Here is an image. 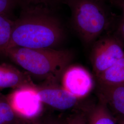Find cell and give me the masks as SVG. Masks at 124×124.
Masks as SVG:
<instances>
[{"instance_id": "cell-12", "label": "cell", "mask_w": 124, "mask_h": 124, "mask_svg": "<svg viewBox=\"0 0 124 124\" xmlns=\"http://www.w3.org/2000/svg\"><path fill=\"white\" fill-rule=\"evenodd\" d=\"M14 20L5 15L0 14V54H2L9 44Z\"/></svg>"}, {"instance_id": "cell-1", "label": "cell", "mask_w": 124, "mask_h": 124, "mask_svg": "<svg viewBox=\"0 0 124 124\" xmlns=\"http://www.w3.org/2000/svg\"><path fill=\"white\" fill-rule=\"evenodd\" d=\"M64 37L62 23L48 8L24 6L19 18L14 20L11 37L6 50L17 47L54 48Z\"/></svg>"}, {"instance_id": "cell-7", "label": "cell", "mask_w": 124, "mask_h": 124, "mask_svg": "<svg viewBox=\"0 0 124 124\" xmlns=\"http://www.w3.org/2000/svg\"><path fill=\"white\" fill-rule=\"evenodd\" d=\"M42 102L59 110H67L77 105L79 99L75 98L58 84H45L36 87Z\"/></svg>"}, {"instance_id": "cell-6", "label": "cell", "mask_w": 124, "mask_h": 124, "mask_svg": "<svg viewBox=\"0 0 124 124\" xmlns=\"http://www.w3.org/2000/svg\"><path fill=\"white\" fill-rule=\"evenodd\" d=\"M62 87L78 99L86 97L94 86L93 77L83 67L70 65L63 72Z\"/></svg>"}, {"instance_id": "cell-3", "label": "cell", "mask_w": 124, "mask_h": 124, "mask_svg": "<svg viewBox=\"0 0 124 124\" xmlns=\"http://www.w3.org/2000/svg\"><path fill=\"white\" fill-rule=\"evenodd\" d=\"M71 12L72 25L81 39L89 44L106 30L109 17L102 0H64Z\"/></svg>"}, {"instance_id": "cell-20", "label": "cell", "mask_w": 124, "mask_h": 124, "mask_svg": "<svg viewBox=\"0 0 124 124\" xmlns=\"http://www.w3.org/2000/svg\"><path fill=\"white\" fill-rule=\"evenodd\" d=\"M48 124H62L60 123H59V122H52V123H49Z\"/></svg>"}, {"instance_id": "cell-2", "label": "cell", "mask_w": 124, "mask_h": 124, "mask_svg": "<svg viewBox=\"0 0 124 124\" xmlns=\"http://www.w3.org/2000/svg\"><path fill=\"white\" fill-rule=\"evenodd\" d=\"M30 74L46 84H58L70 65L73 55L68 50L54 48L31 49L13 47L2 53Z\"/></svg>"}, {"instance_id": "cell-15", "label": "cell", "mask_w": 124, "mask_h": 124, "mask_svg": "<svg viewBox=\"0 0 124 124\" xmlns=\"http://www.w3.org/2000/svg\"><path fill=\"white\" fill-rule=\"evenodd\" d=\"M64 124H89L85 113H78L70 116L65 120Z\"/></svg>"}, {"instance_id": "cell-17", "label": "cell", "mask_w": 124, "mask_h": 124, "mask_svg": "<svg viewBox=\"0 0 124 124\" xmlns=\"http://www.w3.org/2000/svg\"><path fill=\"white\" fill-rule=\"evenodd\" d=\"M15 124H42L37 118L28 119L19 118Z\"/></svg>"}, {"instance_id": "cell-5", "label": "cell", "mask_w": 124, "mask_h": 124, "mask_svg": "<svg viewBox=\"0 0 124 124\" xmlns=\"http://www.w3.org/2000/svg\"><path fill=\"white\" fill-rule=\"evenodd\" d=\"M35 86H26L14 89L7 96L10 106L18 118H37L43 110L41 101Z\"/></svg>"}, {"instance_id": "cell-16", "label": "cell", "mask_w": 124, "mask_h": 124, "mask_svg": "<svg viewBox=\"0 0 124 124\" xmlns=\"http://www.w3.org/2000/svg\"><path fill=\"white\" fill-rule=\"evenodd\" d=\"M18 2V0H0V14L8 16Z\"/></svg>"}, {"instance_id": "cell-10", "label": "cell", "mask_w": 124, "mask_h": 124, "mask_svg": "<svg viewBox=\"0 0 124 124\" xmlns=\"http://www.w3.org/2000/svg\"><path fill=\"white\" fill-rule=\"evenodd\" d=\"M96 78L98 84H124V56Z\"/></svg>"}, {"instance_id": "cell-18", "label": "cell", "mask_w": 124, "mask_h": 124, "mask_svg": "<svg viewBox=\"0 0 124 124\" xmlns=\"http://www.w3.org/2000/svg\"><path fill=\"white\" fill-rule=\"evenodd\" d=\"M118 34L120 36L119 38L121 41H124V19L120 23L118 29Z\"/></svg>"}, {"instance_id": "cell-8", "label": "cell", "mask_w": 124, "mask_h": 124, "mask_svg": "<svg viewBox=\"0 0 124 124\" xmlns=\"http://www.w3.org/2000/svg\"><path fill=\"white\" fill-rule=\"evenodd\" d=\"M98 93L99 102L124 118V84H98Z\"/></svg>"}, {"instance_id": "cell-14", "label": "cell", "mask_w": 124, "mask_h": 124, "mask_svg": "<svg viewBox=\"0 0 124 124\" xmlns=\"http://www.w3.org/2000/svg\"><path fill=\"white\" fill-rule=\"evenodd\" d=\"M58 0H18L24 6H42L48 7Z\"/></svg>"}, {"instance_id": "cell-13", "label": "cell", "mask_w": 124, "mask_h": 124, "mask_svg": "<svg viewBox=\"0 0 124 124\" xmlns=\"http://www.w3.org/2000/svg\"><path fill=\"white\" fill-rule=\"evenodd\" d=\"M18 118L10 106L7 97L0 93V124H15Z\"/></svg>"}, {"instance_id": "cell-9", "label": "cell", "mask_w": 124, "mask_h": 124, "mask_svg": "<svg viewBox=\"0 0 124 124\" xmlns=\"http://www.w3.org/2000/svg\"><path fill=\"white\" fill-rule=\"evenodd\" d=\"M31 77L26 72L8 63L0 64V90L12 88L13 89L26 86H36Z\"/></svg>"}, {"instance_id": "cell-4", "label": "cell", "mask_w": 124, "mask_h": 124, "mask_svg": "<svg viewBox=\"0 0 124 124\" xmlns=\"http://www.w3.org/2000/svg\"><path fill=\"white\" fill-rule=\"evenodd\" d=\"M118 37L107 36L95 42L91 60L96 77L124 56V45Z\"/></svg>"}, {"instance_id": "cell-19", "label": "cell", "mask_w": 124, "mask_h": 124, "mask_svg": "<svg viewBox=\"0 0 124 124\" xmlns=\"http://www.w3.org/2000/svg\"><path fill=\"white\" fill-rule=\"evenodd\" d=\"M117 122L118 124H124V118L117 117Z\"/></svg>"}, {"instance_id": "cell-11", "label": "cell", "mask_w": 124, "mask_h": 124, "mask_svg": "<svg viewBox=\"0 0 124 124\" xmlns=\"http://www.w3.org/2000/svg\"><path fill=\"white\" fill-rule=\"evenodd\" d=\"M85 112L89 124H116L109 109L100 102L86 109Z\"/></svg>"}]
</instances>
